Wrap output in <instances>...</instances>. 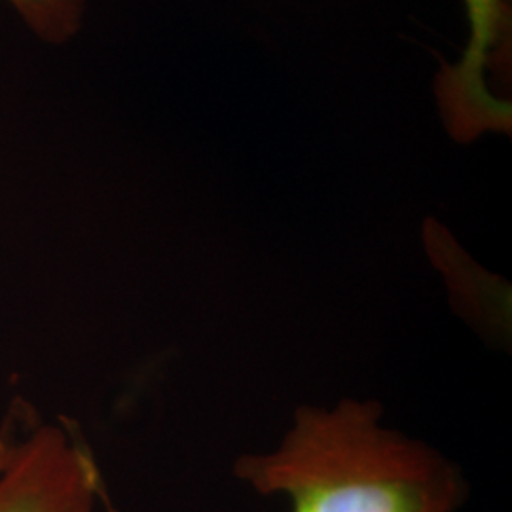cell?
Listing matches in <instances>:
<instances>
[{"label":"cell","instance_id":"obj_1","mask_svg":"<svg viewBox=\"0 0 512 512\" xmlns=\"http://www.w3.org/2000/svg\"><path fill=\"white\" fill-rule=\"evenodd\" d=\"M376 401L302 406L279 446L245 454L234 476L291 512H458L467 484L435 448L382 423Z\"/></svg>","mask_w":512,"mask_h":512},{"label":"cell","instance_id":"obj_5","mask_svg":"<svg viewBox=\"0 0 512 512\" xmlns=\"http://www.w3.org/2000/svg\"><path fill=\"white\" fill-rule=\"evenodd\" d=\"M18 439V425L16 423H4L0 427V469L10 458Z\"/></svg>","mask_w":512,"mask_h":512},{"label":"cell","instance_id":"obj_2","mask_svg":"<svg viewBox=\"0 0 512 512\" xmlns=\"http://www.w3.org/2000/svg\"><path fill=\"white\" fill-rule=\"evenodd\" d=\"M105 499L92 450L61 421L19 437L0 469V512H95Z\"/></svg>","mask_w":512,"mask_h":512},{"label":"cell","instance_id":"obj_3","mask_svg":"<svg viewBox=\"0 0 512 512\" xmlns=\"http://www.w3.org/2000/svg\"><path fill=\"white\" fill-rule=\"evenodd\" d=\"M469 44L458 63L444 65L437 80L442 122L459 143L484 133H511L509 101L492 92L494 73L511 35V0H465Z\"/></svg>","mask_w":512,"mask_h":512},{"label":"cell","instance_id":"obj_4","mask_svg":"<svg viewBox=\"0 0 512 512\" xmlns=\"http://www.w3.org/2000/svg\"><path fill=\"white\" fill-rule=\"evenodd\" d=\"M19 18L46 44H65L82 27L86 0H8Z\"/></svg>","mask_w":512,"mask_h":512}]
</instances>
